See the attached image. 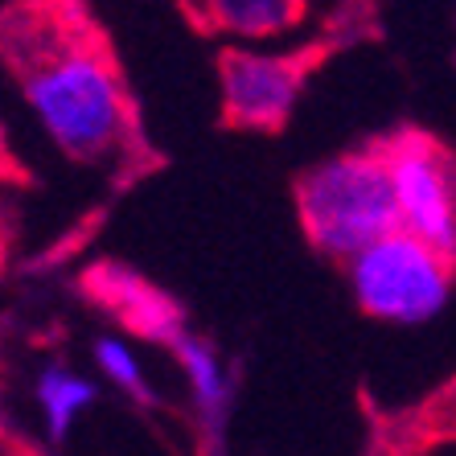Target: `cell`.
<instances>
[{
  "instance_id": "1",
  "label": "cell",
  "mask_w": 456,
  "mask_h": 456,
  "mask_svg": "<svg viewBox=\"0 0 456 456\" xmlns=\"http://www.w3.org/2000/svg\"><path fill=\"white\" fill-rule=\"evenodd\" d=\"M0 70L37 111L66 160L99 173L116 193L165 169L116 42L91 4H0Z\"/></svg>"
},
{
  "instance_id": "2",
  "label": "cell",
  "mask_w": 456,
  "mask_h": 456,
  "mask_svg": "<svg viewBox=\"0 0 456 456\" xmlns=\"http://www.w3.org/2000/svg\"><path fill=\"white\" fill-rule=\"evenodd\" d=\"M379 9L374 4H346L333 9V25L292 50H247L223 45L214 53L218 75V127L251 132V136H280L297 111L305 86L325 66L358 42L379 37Z\"/></svg>"
},
{
  "instance_id": "3",
  "label": "cell",
  "mask_w": 456,
  "mask_h": 456,
  "mask_svg": "<svg viewBox=\"0 0 456 456\" xmlns=\"http://www.w3.org/2000/svg\"><path fill=\"white\" fill-rule=\"evenodd\" d=\"M292 206L305 243L338 264H350L382 234L399 231V206L374 136L297 173Z\"/></svg>"
},
{
  "instance_id": "4",
  "label": "cell",
  "mask_w": 456,
  "mask_h": 456,
  "mask_svg": "<svg viewBox=\"0 0 456 456\" xmlns=\"http://www.w3.org/2000/svg\"><path fill=\"white\" fill-rule=\"evenodd\" d=\"M346 272H350L354 305L370 321L415 325L444 308L456 284V255L407 231H391L362 255H354Z\"/></svg>"
},
{
  "instance_id": "5",
  "label": "cell",
  "mask_w": 456,
  "mask_h": 456,
  "mask_svg": "<svg viewBox=\"0 0 456 456\" xmlns=\"http://www.w3.org/2000/svg\"><path fill=\"white\" fill-rule=\"evenodd\" d=\"M399 206V231L456 255V149L419 124L374 136Z\"/></svg>"
},
{
  "instance_id": "6",
  "label": "cell",
  "mask_w": 456,
  "mask_h": 456,
  "mask_svg": "<svg viewBox=\"0 0 456 456\" xmlns=\"http://www.w3.org/2000/svg\"><path fill=\"white\" fill-rule=\"evenodd\" d=\"M75 292L86 305L103 313L107 321H116L124 333L152 346H169V350H185L190 346V317L185 305L173 297L169 288H160L144 272H136L124 259H91L75 276Z\"/></svg>"
},
{
  "instance_id": "7",
  "label": "cell",
  "mask_w": 456,
  "mask_h": 456,
  "mask_svg": "<svg viewBox=\"0 0 456 456\" xmlns=\"http://www.w3.org/2000/svg\"><path fill=\"white\" fill-rule=\"evenodd\" d=\"M444 448H456V374L428 387L411 403L374 411V456H436Z\"/></svg>"
},
{
  "instance_id": "8",
  "label": "cell",
  "mask_w": 456,
  "mask_h": 456,
  "mask_svg": "<svg viewBox=\"0 0 456 456\" xmlns=\"http://www.w3.org/2000/svg\"><path fill=\"white\" fill-rule=\"evenodd\" d=\"M305 0H185L177 17L198 37H231V42H264L297 29L308 17Z\"/></svg>"
},
{
  "instance_id": "9",
  "label": "cell",
  "mask_w": 456,
  "mask_h": 456,
  "mask_svg": "<svg viewBox=\"0 0 456 456\" xmlns=\"http://www.w3.org/2000/svg\"><path fill=\"white\" fill-rule=\"evenodd\" d=\"M37 399H42L45 415H50V428L53 436H66L70 419L83 411L91 399H95V387L78 374H66V370H45L42 374V387H37Z\"/></svg>"
},
{
  "instance_id": "10",
  "label": "cell",
  "mask_w": 456,
  "mask_h": 456,
  "mask_svg": "<svg viewBox=\"0 0 456 456\" xmlns=\"http://www.w3.org/2000/svg\"><path fill=\"white\" fill-rule=\"evenodd\" d=\"M99 358H103V366H107V374H111V379L124 382L127 391L144 395V379H140V366L132 362V354H124L116 341H99Z\"/></svg>"
},
{
  "instance_id": "11",
  "label": "cell",
  "mask_w": 456,
  "mask_h": 456,
  "mask_svg": "<svg viewBox=\"0 0 456 456\" xmlns=\"http://www.w3.org/2000/svg\"><path fill=\"white\" fill-rule=\"evenodd\" d=\"M33 169L25 165L21 157H17V149H12V140H9V132L0 127V185H33Z\"/></svg>"
},
{
  "instance_id": "12",
  "label": "cell",
  "mask_w": 456,
  "mask_h": 456,
  "mask_svg": "<svg viewBox=\"0 0 456 456\" xmlns=\"http://www.w3.org/2000/svg\"><path fill=\"white\" fill-rule=\"evenodd\" d=\"M17 239H21V218L4 198H0V276L9 272L12 255H17Z\"/></svg>"
},
{
  "instance_id": "13",
  "label": "cell",
  "mask_w": 456,
  "mask_h": 456,
  "mask_svg": "<svg viewBox=\"0 0 456 456\" xmlns=\"http://www.w3.org/2000/svg\"><path fill=\"white\" fill-rule=\"evenodd\" d=\"M0 456H50L37 444H29L21 432H12L9 424H0Z\"/></svg>"
}]
</instances>
